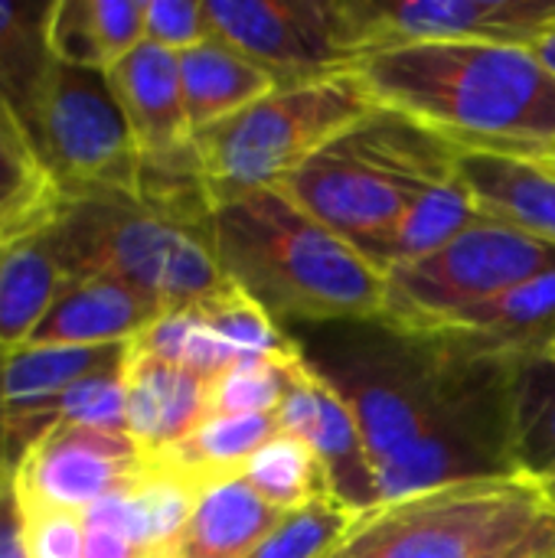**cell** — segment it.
<instances>
[{"label": "cell", "instance_id": "1", "mask_svg": "<svg viewBox=\"0 0 555 558\" xmlns=\"http://www.w3.org/2000/svg\"><path fill=\"white\" fill-rule=\"evenodd\" d=\"M285 333L350 409L383 504L520 477L517 379L527 356L383 317Z\"/></svg>", "mask_w": 555, "mask_h": 558}, {"label": "cell", "instance_id": "2", "mask_svg": "<svg viewBox=\"0 0 555 558\" xmlns=\"http://www.w3.org/2000/svg\"><path fill=\"white\" fill-rule=\"evenodd\" d=\"M353 72L376 105L461 154L555 160V75L530 46L412 43L363 56Z\"/></svg>", "mask_w": 555, "mask_h": 558}, {"label": "cell", "instance_id": "3", "mask_svg": "<svg viewBox=\"0 0 555 558\" xmlns=\"http://www.w3.org/2000/svg\"><path fill=\"white\" fill-rule=\"evenodd\" d=\"M216 265L275 327H321L383 314L386 278L281 186L216 206Z\"/></svg>", "mask_w": 555, "mask_h": 558}, {"label": "cell", "instance_id": "4", "mask_svg": "<svg viewBox=\"0 0 555 558\" xmlns=\"http://www.w3.org/2000/svg\"><path fill=\"white\" fill-rule=\"evenodd\" d=\"M458 154L402 111L376 105L298 167L281 190L370 258L425 190L458 173Z\"/></svg>", "mask_w": 555, "mask_h": 558}, {"label": "cell", "instance_id": "5", "mask_svg": "<svg viewBox=\"0 0 555 558\" xmlns=\"http://www.w3.org/2000/svg\"><path fill=\"white\" fill-rule=\"evenodd\" d=\"M43 239L75 281L128 284L167 314L193 307L226 284L209 232L173 222L131 193L65 196Z\"/></svg>", "mask_w": 555, "mask_h": 558}, {"label": "cell", "instance_id": "6", "mask_svg": "<svg viewBox=\"0 0 555 558\" xmlns=\"http://www.w3.org/2000/svg\"><path fill=\"white\" fill-rule=\"evenodd\" d=\"M376 108L357 72L288 85L193 134L213 203L285 186L317 150Z\"/></svg>", "mask_w": 555, "mask_h": 558}, {"label": "cell", "instance_id": "7", "mask_svg": "<svg viewBox=\"0 0 555 558\" xmlns=\"http://www.w3.org/2000/svg\"><path fill=\"white\" fill-rule=\"evenodd\" d=\"M550 513L530 477L458 484L363 513L340 549L350 558H504Z\"/></svg>", "mask_w": 555, "mask_h": 558}, {"label": "cell", "instance_id": "8", "mask_svg": "<svg viewBox=\"0 0 555 558\" xmlns=\"http://www.w3.org/2000/svg\"><path fill=\"white\" fill-rule=\"evenodd\" d=\"M553 268V242L487 216L442 248L389 268L379 317L406 330H435L455 314Z\"/></svg>", "mask_w": 555, "mask_h": 558}, {"label": "cell", "instance_id": "9", "mask_svg": "<svg viewBox=\"0 0 555 558\" xmlns=\"http://www.w3.org/2000/svg\"><path fill=\"white\" fill-rule=\"evenodd\" d=\"M26 131L65 196L137 193L141 150L105 72L56 59Z\"/></svg>", "mask_w": 555, "mask_h": 558}, {"label": "cell", "instance_id": "10", "mask_svg": "<svg viewBox=\"0 0 555 558\" xmlns=\"http://www.w3.org/2000/svg\"><path fill=\"white\" fill-rule=\"evenodd\" d=\"M206 20L281 88L353 72L363 59L347 0H206Z\"/></svg>", "mask_w": 555, "mask_h": 558}, {"label": "cell", "instance_id": "11", "mask_svg": "<svg viewBox=\"0 0 555 558\" xmlns=\"http://www.w3.org/2000/svg\"><path fill=\"white\" fill-rule=\"evenodd\" d=\"M363 56L412 43L533 46L555 26V0H347Z\"/></svg>", "mask_w": 555, "mask_h": 558}, {"label": "cell", "instance_id": "12", "mask_svg": "<svg viewBox=\"0 0 555 558\" xmlns=\"http://www.w3.org/2000/svg\"><path fill=\"white\" fill-rule=\"evenodd\" d=\"M147 474L144 451L124 432L56 425L13 468V487L26 510L85 513Z\"/></svg>", "mask_w": 555, "mask_h": 558}, {"label": "cell", "instance_id": "13", "mask_svg": "<svg viewBox=\"0 0 555 558\" xmlns=\"http://www.w3.org/2000/svg\"><path fill=\"white\" fill-rule=\"evenodd\" d=\"M275 418L285 435L301 438L321 458L337 504L357 513H370L383 507L376 471L350 409L321 376L307 369L304 360Z\"/></svg>", "mask_w": 555, "mask_h": 558}, {"label": "cell", "instance_id": "14", "mask_svg": "<svg viewBox=\"0 0 555 558\" xmlns=\"http://www.w3.org/2000/svg\"><path fill=\"white\" fill-rule=\"evenodd\" d=\"M128 347H13L3 363V418L13 464L56 422V402L82 379L121 369Z\"/></svg>", "mask_w": 555, "mask_h": 558}, {"label": "cell", "instance_id": "15", "mask_svg": "<svg viewBox=\"0 0 555 558\" xmlns=\"http://www.w3.org/2000/svg\"><path fill=\"white\" fill-rule=\"evenodd\" d=\"M105 75L128 118L141 157H160L193 144L177 52L144 39Z\"/></svg>", "mask_w": 555, "mask_h": 558}, {"label": "cell", "instance_id": "16", "mask_svg": "<svg viewBox=\"0 0 555 558\" xmlns=\"http://www.w3.org/2000/svg\"><path fill=\"white\" fill-rule=\"evenodd\" d=\"M124 396L128 435L144 451V458L164 454L209 418L206 379L131 347L124 360Z\"/></svg>", "mask_w": 555, "mask_h": 558}, {"label": "cell", "instance_id": "17", "mask_svg": "<svg viewBox=\"0 0 555 558\" xmlns=\"http://www.w3.org/2000/svg\"><path fill=\"white\" fill-rule=\"evenodd\" d=\"M164 314L157 301L128 284L79 278L23 347H124Z\"/></svg>", "mask_w": 555, "mask_h": 558}, {"label": "cell", "instance_id": "18", "mask_svg": "<svg viewBox=\"0 0 555 558\" xmlns=\"http://www.w3.org/2000/svg\"><path fill=\"white\" fill-rule=\"evenodd\" d=\"M177 59H180L183 105L193 134L239 114L242 108L281 88V82L265 65L242 56L219 36H209L206 43L180 52Z\"/></svg>", "mask_w": 555, "mask_h": 558}, {"label": "cell", "instance_id": "19", "mask_svg": "<svg viewBox=\"0 0 555 558\" xmlns=\"http://www.w3.org/2000/svg\"><path fill=\"white\" fill-rule=\"evenodd\" d=\"M65 203L26 124L0 98V252L46 232Z\"/></svg>", "mask_w": 555, "mask_h": 558}, {"label": "cell", "instance_id": "20", "mask_svg": "<svg viewBox=\"0 0 555 558\" xmlns=\"http://www.w3.org/2000/svg\"><path fill=\"white\" fill-rule=\"evenodd\" d=\"M458 173L484 216L555 245V170L494 154H458Z\"/></svg>", "mask_w": 555, "mask_h": 558}, {"label": "cell", "instance_id": "21", "mask_svg": "<svg viewBox=\"0 0 555 558\" xmlns=\"http://www.w3.org/2000/svg\"><path fill=\"white\" fill-rule=\"evenodd\" d=\"M147 0H52L49 46L59 62L108 72L144 36Z\"/></svg>", "mask_w": 555, "mask_h": 558}, {"label": "cell", "instance_id": "22", "mask_svg": "<svg viewBox=\"0 0 555 558\" xmlns=\"http://www.w3.org/2000/svg\"><path fill=\"white\" fill-rule=\"evenodd\" d=\"M285 517L245 477L213 484L196 497L177 558H245Z\"/></svg>", "mask_w": 555, "mask_h": 558}, {"label": "cell", "instance_id": "23", "mask_svg": "<svg viewBox=\"0 0 555 558\" xmlns=\"http://www.w3.org/2000/svg\"><path fill=\"white\" fill-rule=\"evenodd\" d=\"M275 415H219L206 418L190 438L167 448L147 464L160 474H170L196 490L232 481L245 474V464L278 435Z\"/></svg>", "mask_w": 555, "mask_h": 558}, {"label": "cell", "instance_id": "24", "mask_svg": "<svg viewBox=\"0 0 555 558\" xmlns=\"http://www.w3.org/2000/svg\"><path fill=\"white\" fill-rule=\"evenodd\" d=\"M442 327L461 330L494 350H510L520 356L546 353L555 340V268L455 314Z\"/></svg>", "mask_w": 555, "mask_h": 558}, {"label": "cell", "instance_id": "25", "mask_svg": "<svg viewBox=\"0 0 555 558\" xmlns=\"http://www.w3.org/2000/svg\"><path fill=\"white\" fill-rule=\"evenodd\" d=\"M43 232L0 252V347H23L52 304L72 288Z\"/></svg>", "mask_w": 555, "mask_h": 558}, {"label": "cell", "instance_id": "26", "mask_svg": "<svg viewBox=\"0 0 555 558\" xmlns=\"http://www.w3.org/2000/svg\"><path fill=\"white\" fill-rule=\"evenodd\" d=\"M487 219L484 209L478 206L471 186L461 180V173L442 180L438 186L425 190L406 213L402 219L393 226V232L373 248V255L366 258L379 275H386L389 268L422 258L435 248H442L445 242H451L455 235H461L464 229H471L474 222Z\"/></svg>", "mask_w": 555, "mask_h": 558}, {"label": "cell", "instance_id": "27", "mask_svg": "<svg viewBox=\"0 0 555 558\" xmlns=\"http://www.w3.org/2000/svg\"><path fill=\"white\" fill-rule=\"evenodd\" d=\"M52 3H0V98L23 124L56 65L49 46Z\"/></svg>", "mask_w": 555, "mask_h": 558}, {"label": "cell", "instance_id": "28", "mask_svg": "<svg viewBox=\"0 0 555 558\" xmlns=\"http://www.w3.org/2000/svg\"><path fill=\"white\" fill-rule=\"evenodd\" d=\"M242 477L265 504L281 513L304 510L317 500H334L321 458L301 438L285 432H278L262 451H255Z\"/></svg>", "mask_w": 555, "mask_h": 558}, {"label": "cell", "instance_id": "29", "mask_svg": "<svg viewBox=\"0 0 555 558\" xmlns=\"http://www.w3.org/2000/svg\"><path fill=\"white\" fill-rule=\"evenodd\" d=\"M131 350L147 353V356H157L164 363H173V366H180V369L206 379L209 386L219 376H226L232 366L252 360V356H242L236 347H229L216 330H209L193 307L164 314L157 324H150L131 343Z\"/></svg>", "mask_w": 555, "mask_h": 558}, {"label": "cell", "instance_id": "30", "mask_svg": "<svg viewBox=\"0 0 555 558\" xmlns=\"http://www.w3.org/2000/svg\"><path fill=\"white\" fill-rule=\"evenodd\" d=\"M517 468L540 481L555 471V360L527 356L517 379Z\"/></svg>", "mask_w": 555, "mask_h": 558}, {"label": "cell", "instance_id": "31", "mask_svg": "<svg viewBox=\"0 0 555 558\" xmlns=\"http://www.w3.org/2000/svg\"><path fill=\"white\" fill-rule=\"evenodd\" d=\"M301 353L294 356H252L232 366L209 386V418L219 415H275L285 402Z\"/></svg>", "mask_w": 555, "mask_h": 558}, {"label": "cell", "instance_id": "32", "mask_svg": "<svg viewBox=\"0 0 555 558\" xmlns=\"http://www.w3.org/2000/svg\"><path fill=\"white\" fill-rule=\"evenodd\" d=\"M193 311L203 317L209 330H216L229 347H236L242 356H294V340L272 324V317L236 284H222L206 301L193 304Z\"/></svg>", "mask_w": 555, "mask_h": 558}, {"label": "cell", "instance_id": "33", "mask_svg": "<svg viewBox=\"0 0 555 558\" xmlns=\"http://www.w3.org/2000/svg\"><path fill=\"white\" fill-rule=\"evenodd\" d=\"M360 517L363 513L337 500H317L288 513L245 558H327L350 536Z\"/></svg>", "mask_w": 555, "mask_h": 558}, {"label": "cell", "instance_id": "34", "mask_svg": "<svg viewBox=\"0 0 555 558\" xmlns=\"http://www.w3.org/2000/svg\"><path fill=\"white\" fill-rule=\"evenodd\" d=\"M59 425H82L95 432H124L128 435V396H124V366L82 379L56 402Z\"/></svg>", "mask_w": 555, "mask_h": 558}, {"label": "cell", "instance_id": "35", "mask_svg": "<svg viewBox=\"0 0 555 558\" xmlns=\"http://www.w3.org/2000/svg\"><path fill=\"white\" fill-rule=\"evenodd\" d=\"M144 36L147 43L170 49L177 56L206 43L213 36L206 20V0H147Z\"/></svg>", "mask_w": 555, "mask_h": 558}, {"label": "cell", "instance_id": "36", "mask_svg": "<svg viewBox=\"0 0 555 558\" xmlns=\"http://www.w3.org/2000/svg\"><path fill=\"white\" fill-rule=\"evenodd\" d=\"M29 558H85V520L65 510H26Z\"/></svg>", "mask_w": 555, "mask_h": 558}, {"label": "cell", "instance_id": "37", "mask_svg": "<svg viewBox=\"0 0 555 558\" xmlns=\"http://www.w3.org/2000/svg\"><path fill=\"white\" fill-rule=\"evenodd\" d=\"M0 558H29L26 553V517L13 487V474L0 481Z\"/></svg>", "mask_w": 555, "mask_h": 558}, {"label": "cell", "instance_id": "38", "mask_svg": "<svg viewBox=\"0 0 555 558\" xmlns=\"http://www.w3.org/2000/svg\"><path fill=\"white\" fill-rule=\"evenodd\" d=\"M555 556V510L540 523V530L523 543V546H517L510 556L504 558H550Z\"/></svg>", "mask_w": 555, "mask_h": 558}, {"label": "cell", "instance_id": "39", "mask_svg": "<svg viewBox=\"0 0 555 558\" xmlns=\"http://www.w3.org/2000/svg\"><path fill=\"white\" fill-rule=\"evenodd\" d=\"M7 347H0V481H7L13 474V451H10V438H7V418H3V363H7Z\"/></svg>", "mask_w": 555, "mask_h": 558}, {"label": "cell", "instance_id": "40", "mask_svg": "<svg viewBox=\"0 0 555 558\" xmlns=\"http://www.w3.org/2000/svg\"><path fill=\"white\" fill-rule=\"evenodd\" d=\"M530 49H533V56H536V59L555 75V26H550Z\"/></svg>", "mask_w": 555, "mask_h": 558}, {"label": "cell", "instance_id": "41", "mask_svg": "<svg viewBox=\"0 0 555 558\" xmlns=\"http://www.w3.org/2000/svg\"><path fill=\"white\" fill-rule=\"evenodd\" d=\"M540 490H543V497H546V504L555 510V471L553 474H546V477H540V481H533Z\"/></svg>", "mask_w": 555, "mask_h": 558}, {"label": "cell", "instance_id": "42", "mask_svg": "<svg viewBox=\"0 0 555 558\" xmlns=\"http://www.w3.org/2000/svg\"><path fill=\"white\" fill-rule=\"evenodd\" d=\"M327 558H350V556H347V553H343V549L337 546V549H334V553H330V556H327Z\"/></svg>", "mask_w": 555, "mask_h": 558}, {"label": "cell", "instance_id": "43", "mask_svg": "<svg viewBox=\"0 0 555 558\" xmlns=\"http://www.w3.org/2000/svg\"><path fill=\"white\" fill-rule=\"evenodd\" d=\"M546 167H553V170H555V160H553V163H546Z\"/></svg>", "mask_w": 555, "mask_h": 558}, {"label": "cell", "instance_id": "44", "mask_svg": "<svg viewBox=\"0 0 555 558\" xmlns=\"http://www.w3.org/2000/svg\"><path fill=\"white\" fill-rule=\"evenodd\" d=\"M550 558H555V556H550Z\"/></svg>", "mask_w": 555, "mask_h": 558}]
</instances>
